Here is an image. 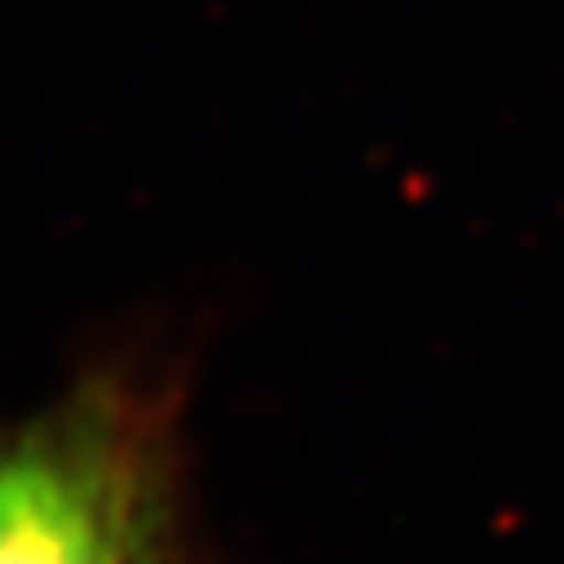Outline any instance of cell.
<instances>
[{"instance_id": "obj_1", "label": "cell", "mask_w": 564, "mask_h": 564, "mask_svg": "<svg viewBox=\"0 0 564 564\" xmlns=\"http://www.w3.org/2000/svg\"><path fill=\"white\" fill-rule=\"evenodd\" d=\"M170 409L129 378H85L0 422V564H183Z\"/></svg>"}]
</instances>
